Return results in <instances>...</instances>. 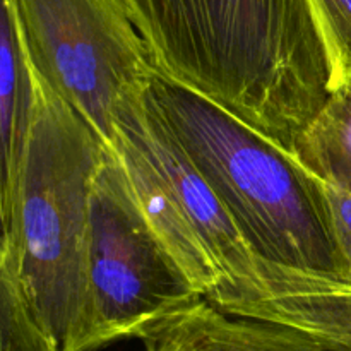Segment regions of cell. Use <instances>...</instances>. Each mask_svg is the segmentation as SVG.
I'll list each match as a JSON object with an SVG mask.
<instances>
[{
    "label": "cell",
    "instance_id": "6da1fadb",
    "mask_svg": "<svg viewBox=\"0 0 351 351\" xmlns=\"http://www.w3.org/2000/svg\"><path fill=\"white\" fill-rule=\"evenodd\" d=\"M156 71L293 153L331 95L311 0H125Z\"/></svg>",
    "mask_w": 351,
    "mask_h": 351
},
{
    "label": "cell",
    "instance_id": "7a4b0ae2",
    "mask_svg": "<svg viewBox=\"0 0 351 351\" xmlns=\"http://www.w3.org/2000/svg\"><path fill=\"white\" fill-rule=\"evenodd\" d=\"M144 95L261 259L348 280L324 184L290 151L156 69Z\"/></svg>",
    "mask_w": 351,
    "mask_h": 351
},
{
    "label": "cell",
    "instance_id": "3957f363",
    "mask_svg": "<svg viewBox=\"0 0 351 351\" xmlns=\"http://www.w3.org/2000/svg\"><path fill=\"white\" fill-rule=\"evenodd\" d=\"M34 113L2 243L62 351H79L88 307L91 194L106 146L34 67Z\"/></svg>",
    "mask_w": 351,
    "mask_h": 351
},
{
    "label": "cell",
    "instance_id": "277c9868",
    "mask_svg": "<svg viewBox=\"0 0 351 351\" xmlns=\"http://www.w3.org/2000/svg\"><path fill=\"white\" fill-rule=\"evenodd\" d=\"M144 86L117 106L110 147L151 230L195 290L208 297L218 285L252 276L259 256L149 105Z\"/></svg>",
    "mask_w": 351,
    "mask_h": 351
},
{
    "label": "cell",
    "instance_id": "5b68a950",
    "mask_svg": "<svg viewBox=\"0 0 351 351\" xmlns=\"http://www.w3.org/2000/svg\"><path fill=\"white\" fill-rule=\"evenodd\" d=\"M202 297L151 230L108 147L91 194L88 307L79 351L137 338Z\"/></svg>",
    "mask_w": 351,
    "mask_h": 351
},
{
    "label": "cell",
    "instance_id": "8992f818",
    "mask_svg": "<svg viewBox=\"0 0 351 351\" xmlns=\"http://www.w3.org/2000/svg\"><path fill=\"white\" fill-rule=\"evenodd\" d=\"M34 67L112 146L123 96L154 71L125 0H16Z\"/></svg>",
    "mask_w": 351,
    "mask_h": 351
},
{
    "label": "cell",
    "instance_id": "52a82bcc",
    "mask_svg": "<svg viewBox=\"0 0 351 351\" xmlns=\"http://www.w3.org/2000/svg\"><path fill=\"white\" fill-rule=\"evenodd\" d=\"M143 351H335L291 328L226 314L201 298L151 326Z\"/></svg>",
    "mask_w": 351,
    "mask_h": 351
},
{
    "label": "cell",
    "instance_id": "ba28073f",
    "mask_svg": "<svg viewBox=\"0 0 351 351\" xmlns=\"http://www.w3.org/2000/svg\"><path fill=\"white\" fill-rule=\"evenodd\" d=\"M0 34V134L2 182L0 215L9 221L16 199L21 163L34 113V74L16 0H2Z\"/></svg>",
    "mask_w": 351,
    "mask_h": 351
},
{
    "label": "cell",
    "instance_id": "9c48e42d",
    "mask_svg": "<svg viewBox=\"0 0 351 351\" xmlns=\"http://www.w3.org/2000/svg\"><path fill=\"white\" fill-rule=\"evenodd\" d=\"M291 154L319 180L351 192V77L332 89Z\"/></svg>",
    "mask_w": 351,
    "mask_h": 351
},
{
    "label": "cell",
    "instance_id": "30bf717a",
    "mask_svg": "<svg viewBox=\"0 0 351 351\" xmlns=\"http://www.w3.org/2000/svg\"><path fill=\"white\" fill-rule=\"evenodd\" d=\"M0 351H62L27 302L5 245L0 252Z\"/></svg>",
    "mask_w": 351,
    "mask_h": 351
},
{
    "label": "cell",
    "instance_id": "8fae6325",
    "mask_svg": "<svg viewBox=\"0 0 351 351\" xmlns=\"http://www.w3.org/2000/svg\"><path fill=\"white\" fill-rule=\"evenodd\" d=\"M332 69L331 91L351 77V0H311Z\"/></svg>",
    "mask_w": 351,
    "mask_h": 351
},
{
    "label": "cell",
    "instance_id": "7c38bea8",
    "mask_svg": "<svg viewBox=\"0 0 351 351\" xmlns=\"http://www.w3.org/2000/svg\"><path fill=\"white\" fill-rule=\"evenodd\" d=\"M324 189L331 211L332 232L346 267V281L351 283V192L328 184H324Z\"/></svg>",
    "mask_w": 351,
    "mask_h": 351
}]
</instances>
